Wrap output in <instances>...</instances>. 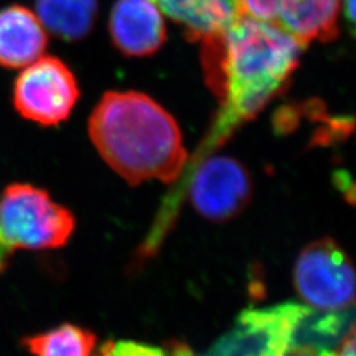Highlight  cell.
<instances>
[{
    "instance_id": "6da1fadb",
    "label": "cell",
    "mask_w": 356,
    "mask_h": 356,
    "mask_svg": "<svg viewBox=\"0 0 356 356\" xmlns=\"http://www.w3.org/2000/svg\"><path fill=\"white\" fill-rule=\"evenodd\" d=\"M201 42L204 79L222 107L207 148L226 140L280 94L306 47L275 23L243 13Z\"/></svg>"
},
{
    "instance_id": "7a4b0ae2",
    "label": "cell",
    "mask_w": 356,
    "mask_h": 356,
    "mask_svg": "<svg viewBox=\"0 0 356 356\" xmlns=\"http://www.w3.org/2000/svg\"><path fill=\"white\" fill-rule=\"evenodd\" d=\"M89 135L106 164L129 185L175 182L189 154L175 118L138 91H108L89 119Z\"/></svg>"
},
{
    "instance_id": "3957f363",
    "label": "cell",
    "mask_w": 356,
    "mask_h": 356,
    "mask_svg": "<svg viewBox=\"0 0 356 356\" xmlns=\"http://www.w3.org/2000/svg\"><path fill=\"white\" fill-rule=\"evenodd\" d=\"M76 229V218L51 194L16 182L0 193V272L20 250L44 251L65 245Z\"/></svg>"
},
{
    "instance_id": "277c9868",
    "label": "cell",
    "mask_w": 356,
    "mask_h": 356,
    "mask_svg": "<svg viewBox=\"0 0 356 356\" xmlns=\"http://www.w3.org/2000/svg\"><path fill=\"white\" fill-rule=\"evenodd\" d=\"M296 292L317 312H347L355 300V275L348 254L330 238L309 243L293 270Z\"/></svg>"
},
{
    "instance_id": "5b68a950",
    "label": "cell",
    "mask_w": 356,
    "mask_h": 356,
    "mask_svg": "<svg viewBox=\"0 0 356 356\" xmlns=\"http://www.w3.org/2000/svg\"><path fill=\"white\" fill-rule=\"evenodd\" d=\"M312 310L296 302L243 310L231 329L201 356H282Z\"/></svg>"
},
{
    "instance_id": "8992f818",
    "label": "cell",
    "mask_w": 356,
    "mask_h": 356,
    "mask_svg": "<svg viewBox=\"0 0 356 356\" xmlns=\"http://www.w3.org/2000/svg\"><path fill=\"white\" fill-rule=\"evenodd\" d=\"M79 98L76 78L57 57L41 56L23 67L13 83L15 110L44 127L58 126L72 114Z\"/></svg>"
},
{
    "instance_id": "52a82bcc",
    "label": "cell",
    "mask_w": 356,
    "mask_h": 356,
    "mask_svg": "<svg viewBox=\"0 0 356 356\" xmlns=\"http://www.w3.org/2000/svg\"><path fill=\"white\" fill-rule=\"evenodd\" d=\"M193 169L189 197L193 207L206 219L227 222L250 204L252 178L238 160L229 156H204Z\"/></svg>"
},
{
    "instance_id": "ba28073f",
    "label": "cell",
    "mask_w": 356,
    "mask_h": 356,
    "mask_svg": "<svg viewBox=\"0 0 356 356\" xmlns=\"http://www.w3.org/2000/svg\"><path fill=\"white\" fill-rule=\"evenodd\" d=\"M108 29L115 48L127 57H148L166 40L164 16L152 0H118Z\"/></svg>"
},
{
    "instance_id": "9c48e42d",
    "label": "cell",
    "mask_w": 356,
    "mask_h": 356,
    "mask_svg": "<svg viewBox=\"0 0 356 356\" xmlns=\"http://www.w3.org/2000/svg\"><path fill=\"white\" fill-rule=\"evenodd\" d=\"M48 32L36 13L22 4L0 10V67L23 69L47 51Z\"/></svg>"
},
{
    "instance_id": "30bf717a",
    "label": "cell",
    "mask_w": 356,
    "mask_h": 356,
    "mask_svg": "<svg viewBox=\"0 0 356 356\" xmlns=\"http://www.w3.org/2000/svg\"><path fill=\"white\" fill-rule=\"evenodd\" d=\"M163 15L184 28L191 41L225 31L241 15V0H152Z\"/></svg>"
},
{
    "instance_id": "8fae6325",
    "label": "cell",
    "mask_w": 356,
    "mask_h": 356,
    "mask_svg": "<svg viewBox=\"0 0 356 356\" xmlns=\"http://www.w3.org/2000/svg\"><path fill=\"white\" fill-rule=\"evenodd\" d=\"M36 15L47 32L64 41L89 36L98 16V0H36Z\"/></svg>"
},
{
    "instance_id": "7c38bea8",
    "label": "cell",
    "mask_w": 356,
    "mask_h": 356,
    "mask_svg": "<svg viewBox=\"0 0 356 356\" xmlns=\"http://www.w3.org/2000/svg\"><path fill=\"white\" fill-rule=\"evenodd\" d=\"M22 344L33 356H98L97 337L72 323L28 335Z\"/></svg>"
},
{
    "instance_id": "4fadbf2b",
    "label": "cell",
    "mask_w": 356,
    "mask_h": 356,
    "mask_svg": "<svg viewBox=\"0 0 356 356\" xmlns=\"http://www.w3.org/2000/svg\"><path fill=\"white\" fill-rule=\"evenodd\" d=\"M98 356H168L165 351L151 344L115 341L103 344Z\"/></svg>"
},
{
    "instance_id": "5bb4252c",
    "label": "cell",
    "mask_w": 356,
    "mask_h": 356,
    "mask_svg": "<svg viewBox=\"0 0 356 356\" xmlns=\"http://www.w3.org/2000/svg\"><path fill=\"white\" fill-rule=\"evenodd\" d=\"M288 3L289 0H241V7L243 15L268 23H276Z\"/></svg>"
},
{
    "instance_id": "9a60e30c",
    "label": "cell",
    "mask_w": 356,
    "mask_h": 356,
    "mask_svg": "<svg viewBox=\"0 0 356 356\" xmlns=\"http://www.w3.org/2000/svg\"><path fill=\"white\" fill-rule=\"evenodd\" d=\"M282 356H338V353L331 350H322L312 346L293 344L292 347Z\"/></svg>"
},
{
    "instance_id": "2e32d148",
    "label": "cell",
    "mask_w": 356,
    "mask_h": 356,
    "mask_svg": "<svg viewBox=\"0 0 356 356\" xmlns=\"http://www.w3.org/2000/svg\"><path fill=\"white\" fill-rule=\"evenodd\" d=\"M337 353H338V356H355V329H354V326L344 335L341 348Z\"/></svg>"
},
{
    "instance_id": "e0dca14e",
    "label": "cell",
    "mask_w": 356,
    "mask_h": 356,
    "mask_svg": "<svg viewBox=\"0 0 356 356\" xmlns=\"http://www.w3.org/2000/svg\"><path fill=\"white\" fill-rule=\"evenodd\" d=\"M342 13H343L344 19L353 28V26L355 24V0H343L342 1Z\"/></svg>"
},
{
    "instance_id": "ac0fdd59",
    "label": "cell",
    "mask_w": 356,
    "mask_h": 356,
    "mask_svg": "<svg viewBox=\"0 0 356 356\" xmlns=\"http://www.w3.org/2000/svg\"><path fill=\"white\" fill-rule=\"evenodd\" d=\"M344 177H346V176H344V175H343V182H342V184H341V185H343V184H344ZM343 191H346V194H347V189H346V186H343Z\"/></svg>"
}]
</instances>
